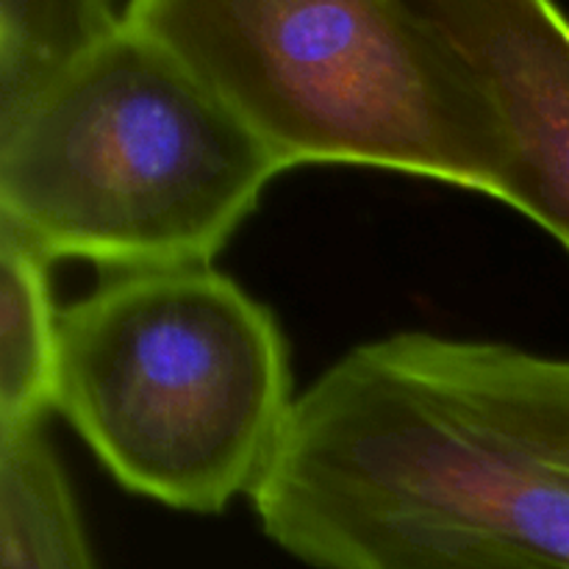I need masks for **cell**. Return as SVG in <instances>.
I'll list each match as a JSON object with an SVG mask.
<instances>
[{
	"instance_id": "6da1fadb",
	"label": "cell",
	"mask_w": 569,
	"mask_h": 569,
	"mask_svg": "<svg viewBox=\"0 0 569 569\" xmlns=\"http://www.w3.org/2000/svg\"><path fill=\"white\" fill-rule=\"evenodd\" d=\"M250 500L309 569H569V359L356 345L295 398Z\"/></svg>"
},
{
	"instance_id": "7a4b0ae2",
	"label": "cell",
	"mask_w": 569,
	"mask_h": 569,
	"mask_svg": "<svg viewBox=\"0 0 569 569\" xmlns=\"http://www.w3.org/2000/svg\"><path fill=\"white\" fill-rule=\"evenodd\" d=\"M281 172L231 106L126 11L0 126V233L50 264H211Z\"/></svg>"
},
{
	"instance_id": "3957f363",
	"label": "cell",
	"mask_w": 569,
	"mask_h": 569,
	"mask_svg": "<svg viewBox=\"0 0 569 569\" xmlns=\"http://www.w3.org/2000/svg\"><path fill=\"white\" fill-rule=\"evenodd\" d=\"M283 172L365 164L495 200L500 137L422 0H133Z\"/></svg>"
},
{
	"instance_id": "277c9868",
	"label": "cell",
	"mask_w": 569,
	"mask_h": 569,
	"mask_svg": "<svg viewBox=\"0 0 569 569\" xmlns=\"http://www.w3.org/2000/svg\"><path fill=\"white\" fill-rule=\"evenodd\" d=\"M292 409L276 315L211 264L109 272L59 315L53 411L137 498L222 515Z\"/></svg>"
},
{
	"instance_id": "5b68a950",
	"label": "cell",
	"mask_w": 569,
	"mask_h": 569,
	"mask_svg": "<svg viewBox=\"0 0 569 569\" xmlns=\"http://www.w3.org/2000/svg\"><path fill=\"white\" fill-rule=\"evenodd\" d=\"M481 83L500 137L498 203L569 253V17L545 0H422Z\"/></svg>"
},
{
	"instance_id": "8992f818",
	"label": "cell",
	"mask_w": 569,
	"mask_h": 569,
	"mask_svg": "<svg viewBox=\"0 0 569 569\" xmlns=\"http://www.w3.org/2000/svg\"><path fill=\"white\" fill-rule=\"evenodd\" d=\"M0 569H100L44 426L0 433Z\"/></svg>"
},
{
	"instance_id": "52a82bcc",
	"label": "cell",
	"mask_w": 569,
	"mask_h": 569,
	"mask_svg": "<svg viewBox=\"0 0 569 569\" xmlns=\"http://www.w3.org/2000/svg\"><path fill=\"white\" fill-rule=\"evenodd\" d=\"M50 261L0 233V433L44 426L56 403L59 315Z\"/></svg>"
},
{
	"instance_id": "ba28073f",
	"label": "cell",
	"mask_w": 569,
	"mask_h": 569,
	"mask_svg": "<svg viewBox=\"0 0 569 569\" xmlns=\"http://www.w3.org/2000/svg\"><path fill=\"white\" fill-rule=\"evenodd\" d=\"M122 17L126 6L103 0H0V126L20 117Z\"/></svg>"
}]
</instances>
